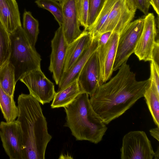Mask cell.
Masks as SVG:
<instances>
[{"instance_id":"obj_1","label":"cell","mask_w":159,"mask_h":159,"mask_svg":"<svg viewBox=\"0 0 159 159\" xmlns=\"http://www.w3.org/2000/svg\"><path fill=\"white\" fill-rule=\"evenodd\" d=\"M118 70L117 74L100 85L89 99L93 109L106 125L122 115L143 97L151 82L150 78L137 81L127 62Z\"/></svg>"},{"instance_id":"obj_2","label":"cell","mask_w":159,"mask_h":159,"mask_svg":"<svg viewBox=\"0 0 159 159\" xmlns=\"http://www.w3.org/2000/svg\"><path fill=\"white\" fill-rule=\"evenodd\" d=\"M17 120L22 130L23 159H44L47 145L52 138L40 102L30 94L22 93L18 98Z\"/></svg>"},{"instance_id":"obj_3","label":"cell","mask_w":159,"mask_h":159,"mask_svg":"<svg viewBox=\"0 0 159 159\" xmlns=\"http://www.w3.org/2000/svg\"><path fill=\"white\" fill-rule=\"evenodd\" d=\"M89 96L80 93L64 107L66 114L65 126L76 140L97 144L102 140L107 128L93 109Z\"/></svg>"},{"instance_id":"obj_4","label":"cell","mask_w":159,"mask_h":159,"mask_svg":"<svg viewBox=\"0 0 159 159\" xmlns=\"http://www.w3.org/2000/svg\"><path fill=\"white\" fill-rule=\"evenodd\" d=\"M10 36L11 51L8 61L14 68L16 83L28 72L41 69V59L21 26L10 34Z\"/></svg>"},{"instance_id":"obj_5","label":"cell","mask_w":159,"mask_h":159,"mask_svg":"<svg viewBox=\"0 0 159 159\" xmlns=\"http://www.w3.org/2000/svg\"><path fill=\"white\" fill-rule=\"evenodd\" d=\"M144 18L131 22L119 34L112 71H115L127 61L134 53L141 34Z\"/></svg>"},{"instance_id":"obj_6","label":"cell","mask_w":159,"mask_h":159,"mask_svg":"<svg viewBox=\"0 0 159 159\" xmlns=\"http://www.w3.org/2000/svg\"><path fill=\"white\" fill-rule=\"evenodd\" d=\"M154 152L145 132L130 131L122 139L120 148L121 159H152Z\"/></svg>"},{"instance_id":"obj_7","label":"cell","mask_w":159,"mask_h":159,"mask_svg":"<svg viewBox=\"0 0 159 159\" xmlns=\"http://www.w3.org/2000/svg\"><path fill=\"white\" fill-rule=\"evenodd\" d=\"M28 88L30 94L42 105L50 103L56 93L53 83L41 69L30 71L20 79Z\"/></svg>"},{"instance_id":"obj_8","label":"cell","mask_w":159,"mask_h":159,"mask_svg":"<svg viewBox=\"0 0 159 159\" xmlns=\"http://www.w3.org/2000/svg\"><path fill=\"white\" fill-rule=\"evenodd\" d=\"M0 137L5 152L10 159H23V135L20 124L16 120L0 122Z\"/></svg>"},{"instance_id":"obj_9","label":"cell","mask_w":159,"mask_h":159,"mask_svg":"<svg viewBox=\"0 0 159 159\" xmlns=\"http://www.w3.org/2000/svg\"><path fill=\"white\" fill-rule=\"evenodd\" d=\"M157 35L155 16L152 13H148L144 17L143 30L134 52L139 60H152V53Z\"/></svg>"},{"instance_id":"obj_10","label":"cell","mask_w":159,"mask_h":159,"mask_svg":"<svg viewBox=\"0 0 159 159\" xmlns=\"http://www.w3.org/2000/svg\"><path fill=\"white\" fill-rule=\"evenodd\" d=\"M68 46L63 34L62 25L56 31L51 41L52 52L50 56L49 71L53 78L58 85L64 72L67 50Z\"/></svg>"},{"instance_id":"obj_11","label":"cell","mask_w":159,"mask_h":159,"mask_svg":"<svg viewBox=\"0 0 159 159\" xmlns=\"http://www.w3.org/2000/svg\"><path fill=\"white\" fill-rule=\"evenodd\" d=\"M135 13L129 9L125 0H117L97 37L108 31L116 32L120 34L132 22Z\"/></svg>"},{"instance_id":"obj_12","label":"cell","mask_w":159,"mask_h":159,"mask_svg":"<svg viewBox=\"0 0 159 159\" xmlns=\"http://www.w3.org/2000/svg\"><path fill=\"white\" fill-rule=\"evenodd\" d=\"M81 92L93 95L101 85L100 68L97 50L87 60L77 79Z\"/></svg>"},{"instance_id":"obj_13","label":"cell","mask_w":159,"mask_h":159,"mask_svg":"<svg viewBox=\"0 0 159 159\" xmlns=\"http://www.w3.org/2000/svg\"><path fill=\"white\" fill-rule=\"evenodd\" d=\"M119 36L118 33L112 32L106 44L98 45L97 51L100 66L101 85L110 79L113 72Z\"/></svg>"},{"instance_id":"obj_14","label":"cell","mask_w":159,"mask_h":159,"mask_svg":"<svg viewBox=\"0 0 159 159\" xmlns=\"http://www.w3.org/2000/svg\"><path fill=\"white\" fill-rule=\"evenodd\" d=\"M63 9L62 25L65 39L68 44L76 39L81 34V26L75 0H64L61 4Z\"/></svg>"},{"instance_id":"obj_15","label":"cell","mask_w":159,"mask_h":159,"mask_svg":"<svg viewBox=\"0 0 159 159\" xmlns=\"http://www.w3.org/2000/svg\"><path fill=\"white\" fill-rule=\"evenodd\" d=\"M98 47L96 39H93L90 46L85 50L80 57L67 71L63 72L58 84L57 91H60L77 80L78 76L85 63Z\"/></svg>"},{"instance_id":"obj_16","label":"cell","mask_w":159,"mask_h":159,"mask_svg":"<svg viewBox=\"0 0 159 159\" xmlns=\"http://www.w3.org/2000/svg\"><path fill=\"white\" fill-rule=\"evenodd\" d=\"M0 20L9 34L21 26L16 0H0Z\"/></svg>"},{"instance_id":"obj_17","label":"cell","mask_w":159,"mask_h":159,"mask_svg":"<svg viewBox=\"0 0 159 159\" xmlns=\"http://www.w3.org/2000/svg\"><path fill=\"white\" fill-rule=\"evenodd\" d=\"M89 32L84 30L74 41L68 44L65 62L64 72L67 71L93 41Z\"/></svg>"},{"instance_id":"obj_18","label":"cell","mask_w":159,"mask_h":159,"mask_svg":"<svg viewBox=\"0 0 159 159\" xmlns=\"http://www.w3.org/2000/svg\"><path fill=\"white\" fill-rule=\"evenodd\" d=\"M81 93L76 80L56 92L51 107L52 108L64 107L72 102Z\"/></svg>"},{"instance_id":"obj_19","label":"cell","mask_w":159,"mask_h":159,"mask_svg":"<svg viewBox=\"0 0 159 159\" xmlns=\"http://www.w3.org/2000/svg\"><path fill=\"white\" fill-rule=\"evenodd\" d=\"M16 83L14 68L7 61L0 68V86L8 95L13 96Z\"/></svg>"},{"instance_id":"obj_20","label":"cell","mask_w":159,"mask_h":159,"mask_svg":"<svg viewBox=\"0 0 159 159\" xmlns=\"http://www.w3.org/2000/svg\"><path fill=\"white\" fill-rule=\"evenodd\" d=\"M0 109L7 122L13 121L18 117V108L16 105L13 96L7 94L0 86Z\"/></svg>"},{"instance_id":"obj_21","label":"cell","mask_w":159,"mask_h":159,"mask_svg":"<svg viewBox=\"0 0 159 159\" xmlns=\"http://www.w3.org/2000/svg\"><path fill=\"white\" fill-rule=\"evenodd\" d=\"M143 97L154 123L159 127V91L151 82Z\"/></svg>"},{"instance_id":"obj_22","label":"cell","mask_w":159,"mask_h":159,"mask_svg":"<svg viewBox=\"0 0 159 159\" xmlns=\"http://www.w3.org/2000/svg\"><path fill=\"white\" fill-rule=\"evenodd\" d=\"M117 0H106L98 15L92 25L86 30L92 39L96 38Z\"/></svg>"},{"instance_id":"obj_23","label":"cell","mask_w":159,"mask_h":159,"mask_svg":"<svg viewBox=\"0 0 159 159\" xmlns=\"http://www.w3.org/2000/svg\"><path fill=\"white\" fill-rule=\"evenodd\" d=\"M23 29L27 37L35 47L39 34V23L31 12L25 11L23 16Z\"/></svg>"},{"instance_id":"obj_24","label":"cell","mask_w":159,"mask_h":159,"mask_svg":"<svg viewBox=\"0 0 159 159\" xmlns=\"http://www.w3.org/2000/svg\"><path fill=\"white\" fill-rule=\"evenodd\" d=\"M11 45L10 34L0 20V68L8 61Z\"/></svg>"},{"instance_id":"obj_25","label":"cell","mask_w":159,"mask_h":159,"mask_svg":"<svg viewBox=\"0 0 159 159\" xmlns=\"http://www.w3.org/2000/svg\"><path fill=\"white\" fill-rule=\"evenodd\" d=\"M58 2L56 0H36L35 3L39 7L50 11L60 26L63 23V9L61 4Z\"/></svg>"},{"instance_id":"obj_26","label":"cell","mask_w":159,"mask_h":159,"mask_svg":"<svg viewBox=\"0 0 159 159\" xmlns=\"http://www.w3.org/2000/svg\"><path fill=\"white\" fill-rule=\"evenodd\" d=\"M76 9L81 26L86 30L89 7V0H75Z\"/></svg>"},{"instance_id":"obj_27","label":"cell","mask_w":159,"mask_h":159,"mask_svg":"<svg viewBox=\"0 0 159 159\" xmlns=\"http://www.w3.org/2000/svg\"><path fill=\"white\" fill-rule=\"evenodd\" d=\"M105 0H89L88 28L87 30L92 25L95 20L102 7Z\"/></svg>"},{"instance_id":"obj_28","label":"cell","mask_w":159,"mask_h":159,"mask_svg":"<svg viewBox=\"0 0 159 159\" xmlns=\"http://www.w3.org/2000/svg\"><path fill=\"white\" fill-rule=\"evenodd\" d=\"M150 63V76L151 82L159 91V66L153 61Z\"/></svg>"},{"instance_id":"obj_29","label":"cell","mask_w":159,"mask_h":159,"mask_svg":"<svg viewBox=\"0 0 159 159\" xmlns=\"http://www.w3.org/2000/svg\"><path fill=\"white\" fill-rule=\"evenodd\" d=\"M137 9L147 15L151 5L150 0H135Z\"/></svg>"},{"instance_id":"obj_30","label":"cell","mask_w":159,"mask_h":159,"mask_svg":"<svg viewBox=\"0 0 159 159\" xmlns=\"http://www.w3.org/2000/svg\"><path fill=\"white\" fill-rule=\"evenodd\" d=\"M112 31L104 32L99 35L96 39L98 41V45H104L108 41L112 34Z\"/></svg>"},{"instance_id":"obj_31","label":"cell","mask_w":159,"mask_h":159,"mask_svg":"<svg viewBox=\"0 0 159 159\" xmlns=\"http://www.w3.org/2000/svg\"><path fill=\"white\" fill-rule=\"evenodd\" d=\"M158 40L156 41L152 53V60L156 64L159 65V49Z\"/></svg>"},{"instance_id":"obj_32","label":"cell","mask_w":159,"mask_h":159,"mask_svg":"<svg viewBox=\"0 0 159 159\" xmlns=\"http://www.w3.org/2000/svg\"><path fill=\"white\" fill-rule=\"evenodd\" d=\"M149 132L151 135L157 139L158 141H159V127H157L150 129Z\"/></svg>"},{"instance_id":"obj_33","label":"cell","mask_w":159,"mask_h":159,"mask_svg":"<svg viewBox=\"0 0 159 159\" xmlns=\"http://www.w3.org/2000/svg\"><path fill=\"white\" fill-rule=\"evenodd\" d=\"M150 3L157 15H159V0H150Z\"/></svg>"},{"instance_id":"obj_34","label":"cell","mask_w":159,"mask_h":159,"mask_svg":"<svg viewBox=\"0 0 159 159\" xmlns=\"http://www.w3.org/2000/svg\"><path fill=\"white\" fill-rule=\"evenodd\" d=\"M129 9L135 12L137 9L136 6L135 0H125Z\"/></svg>"},{"instance_id":"obj_35","label":"cell","mask_w":159,"mask_h":159,"mask_svg":"<svg viewBox=\"0 0 159 159\" xmlns=\"http://www.w3.org/2000/svg\"><path fill=\"white\" fill-rule=\"evenodd\" d=\"M154 157L155 159H159V148L158 147L157 150L154 152Z\"/></svg>"},{"instance_id":"obj_36","label":"cell","mask_w":159,"mask_h":159,"mask_svg":"<svg viewBox=\"0 0 159 159\" xmlns=\"http://www.w3.org/2000/svg\"><path fill=\"white\" fill-rule=\"evenodd\" d=\"M57 2H59L61 4L62 3L64 0H56Z\"/></svg>"}]
</instances>
